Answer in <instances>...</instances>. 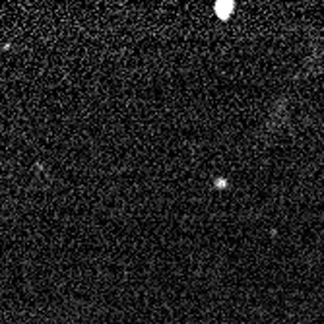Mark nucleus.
<instances>
[{"mask_svg": "<svg viewBox=\"0 0 324 324\" xmlns=\"http://www.w3.org/2000/svg\"><path fill=\"white\" fill-rule=\"evenodd\" d=\"M213 12H215L222 20H227L235 12V2H215V4H213Z\"/></svg>", "mask_w": 324, "mask_h": 324, "instance_id": "nucleus-1", "label": "nucleus"}, {"mask_svg": "<svg viewBox=\"0 0 324 324\" xmlns=\"http://www.w3.org/2000/svg\"><path fill=\"white\" fill-rule=\"evenodd\" d=\"M225 184H227V181H225V179H218V181H215V186H218V188H223Z\"/></svg>", "mask_w": 324, "mask_h": 324, "instance_id": "nucleus-2", "label": "nucleus"}]
</instances>
